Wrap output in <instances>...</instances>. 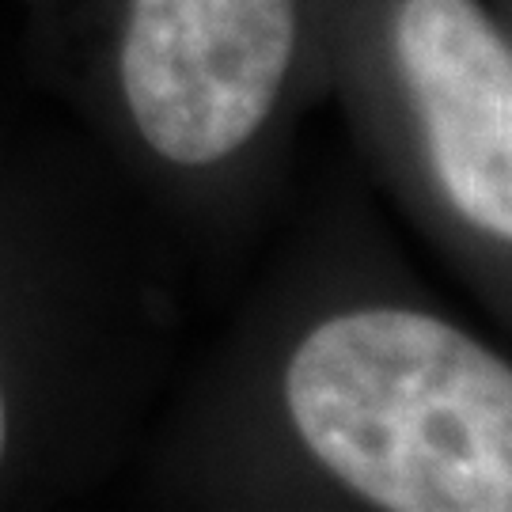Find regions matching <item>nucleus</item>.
Instances as JSON below:
<instances>
[{"instance_id":"1","label":"nucleus","mask_w":512,"mask_h":512,"mask_svg":"<svg viewBox=\"0 0 512 512\" xmlns=\"http://www.w3.org/2000/svg\"><path fill=\"white\" fill-rule=\"evenodd\" d=\"M315 475L376 512H512V353L414 293L315 315L277 368Z\"/></svg>"},{"instance_id":"2","label":"nucleus","mask_w":512,"mask_h":512,"mask_svg":"<svg viewBox=\"0 0 512 512\" xmlns=\"http://www.w3.org/2000/svg\"><path fill=\"white\" fill-rule=\"evenodd\" d=\"M353 69L391 179L512 323V27L494 0H353Z\"/></svg>"},{"instance_id":"3","label":"nucleus","mask_w":512,"mask_h":512,"mask_svg":"<svg viewBox=\"0 0 512 512\" xmlns=\"http://www.w3.org/2000/svg\"><path fill=\"white\" fill-rule=\"evenodd\" d=\"M304 54V0H126L129 122L171 167L236 164L281 114Z\"/></svg>"},{"instance_id":"4","label":"nucleus","mask_w":512,"mask_h":512,"mask_svg":"<svg viewBox=\"0 0 512 512\" xmlns=\"http://www.w3.org/2000/svg\"><path fill=\"white\" fill-rule=\"evenodd\" d=\"M4 444H8V418H4V395H0V463H4Z\"/></svg>"},{"instance_id":"5","label":"nucleus","mask_w":512,"mask_h":512,"mask_svg":"<svg viewBox=\"0 0 512 512\" xmlns=\"http://www.w3.org/2000/svg\"><path fill=\"white\" fill-rule=\"evenodd\" d=\"M497 8H501V16L509 19V27H512V0H494Z\"/></svg>"}]
</instances>
